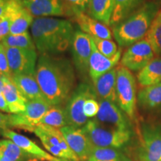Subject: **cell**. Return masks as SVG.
Here are the masks:
<instances>
[{"mask_svg": "<svg viewBox=\"0 0 161 161\" xmlns=\"http://www.w3.org/2000/svg\"><path fill=\"white\" fill-rule=\"evenodd\" d=\"M4 47L12 76L18 75H35L37 63L36 49Z\"/></svg>", "mask_w": 161, "mask_h": 161, "instance_id": "obj_9", "label": "cell"}, {"mask_svg": "<svg viewBox=\"0 0 161 161\" xmlns=\"http://www.w3.org/2000/svg\"><path fill=\"white\" fill-rule=\"evenodd\" d=\"M63 3L66 17H73L78 13H86L90 0H61Z\"/></svg>", "mask_w": 161, "mask_h": 161, "instance_id": "obj_33", "label": "cell"}, {"mask_svg": "<svg viewBox=\"0 0 161 161\" xmlns=\"http://www.w3.org/2000/svg\"><path fill=\"white\" fill-rule=\"evenodd\" d=\"M0 161H10V160H8V159H6L5 158H3V157L0 156Z\"/></svg>", "mask_w": 161, "mask_h": 161, "instance_id": "obj_41", "label": "cell"}, {"mask_svg": "<svg viewBox=\"0 0 161 161\" xmlns=\"http://www.w3.org/2000/svg\"><path fill=\"white\" fill-rule=\"evenodd\" d=\"M87 161H132L120 148L94 147Z\"/></svg>", "mask_w": 161, "mask_h": 161, "instance_id": "obj_27", "label": "cell"}, {"mask_svg": "<svg viewBox=\"0 0 161 161\" xmlns=\"http://www.w3.org/2000/svg\"><path fill=\"white\" fill-rule=\"evenodd\" d=\"M0 76H1V75H0Z\"/></svg>", "mask_w": 161, "mask_h": 161, "instance_id": "obj_45", "label": "cell"}, {"mask_svg": "<svg viewBox=\"0 0 161 161\" xmlns=\"http://www.w3.org/2000/svg\"><path fill=\"white\" fill-rule=\"evenodd\" d=\"M142 143L138 148L139 161H161V127L145 125Z\"/></svg>", "mask_w": 161, "mask_h": 161, "instance_id": "obj_12", "label": "cell"}, {"mask_svg": "<svg viewBox=\"0 0 161 161\" xmlns=\"http://www.w3.org/2000/svg\"><path fill=\"white\" fill-rule=\"evenodd\" d=\"M91 37L97 49L103 55L108 58H112L117 53L119 50L117 45L112 40L100 39V38L93 37Z\"/></svg>", "mask_w": 161, "mask_h": 161, "instance_id": "obj_34", "label": "cell"}, {"mask_svg": "<svg viewBox=\"0 0 161 161\" xmlns=\"http://www.w3.org/2000/svg\"><path fill=\"white\" fill-rule=\"evenodd\" d=\"M0 43L5 47L36 49V46L34 43L32 36H31L28 31L21 35H8L5 36L3 39L0 40Z\"/></svg>", "mask_w": 161, "mask_h": 161, "instance_id": "obj_30", "label": "cell"}, {"mask_svg": "<svg viewBox=\"0 0 161 161\" xmlns=\"http://www.w3.org/2000/svg\"><path fill=\"white\" fill-rule=\"evenodd\" d=\"M52 105L46 99L28 101L25 110L18 114L9 115L10 127L34 132L35 127Z\"/></svg>", "mask_w": 161, "mask_h": 161, "instance_id": "obj_8", "label": "cell"}, {"mask_svg": "<svg viewBox=\"0 0 161 161\" xmlns=\"http://www.w3.org/2000/svg\"><path fill=\"white\" fill-rule=\"evenodd\" d=\"M3 90H4V83L2 76H0V94L3 93Z\"/></svg>", "mask_w": 161, "mask_h": 161, "instance_id": "obj_40", "label": "cell"}, {"mask_svg": "<svg viewBox=\"0 0 161 161\" xmlns=\"http://www.w3.org/2000/svg\"><path fill=\"white\" fill-rule=\"evenodd\" d=\"M146 40L149 42L154 53L161 55V14H158L151 25Z\"/></svg>", "mask_w": 161, "mask_h": 161, "instance_id": "obj_31", "label": "cell"}, {"mask_svg": "<svg viewBox=\"0 0 161 161\" xmlns=\"http://www.w3.org/2000/svg\"><path fill=\"white\" fill-rule=\"evenodd\" d=\"M137 102L140 108L146 110H156L161 108V84L146 86L140 90Z\"/></svg>", "mask_w": 161, "mask_h": 161, "instance_id": "obj_24", "label": "cell"}, {"mask_svg": "<svg viewBox=\"0 0 161 161\" xmlns=\"http://www.w3.org/2000/svg\"><path fill=\"white\" fill-rule=\"evenodd\" d=\"M96 98H89L84 105V114L87 118H93L97 116L99 110V103Z\"/></svg>", "mask_w": 161, "mask_h": 161, "instance_id": "obj_36", "label": "cell"}, {"mask_svg": "<svg viewBox=\"0 0 161 161\" xmlns=\"http://www.w3.org/2000/svg\"><path fill=\"white\" fill-rule=\"evenodd\" d=\"M35 76L44 98L52 106L66 104L76 87L71 61L60 55H40Z\"/></svg>", "mask_w": 161, "mask_h": 161, "instance_id": "obj_1", "label": "cell"}, {"mask_svg": "<svg viewBox=\"0 0 161 161\" xmlns=\"http://www.w3.org/2000/svg\"><path fill=\"white\" fill-rule=\"evenodd\" d=\"M96 119L104 125L120 130H131L129 119L115 102L99 99V110Z\"/></svg>", "mask_w": 161, "mask_h": 161, "instance_id": "obj_13", "label": "cell"}, {"mask_svg": "<svg viewBox=\"0 0 161 161\" xmlns=\"http://www.w3.org/2000/svg\"><path fill=\"white\" fill-rule=\"evenodd\" d=\"M114 0H90L86 14L106 25H110Z\"/></svg>", "mask_w": 161, "mask_h": 161, "instance_id": "obj_23", "label": "cell"}, {"mask_svg": "<svg viewBox=\"0 0 161 161\" xmlns=\"http://www.w3.org/2000/svg\"><path fill=\"white\" fill-rule=\"evenodd\" d=\"M160 8V0L146 2L128 18L113 26V35L120 48L129 47L146 37Z\"/></svg>", "mask_w": 161, "mask_h": 161, "instance_id": "obj_3", "label": "cell"}, {"mask_svg": "<svg viewBox=\"0 0 161 161\" xmlns=\"http://www.w3.org/2000/svg\"><path fill=\"white\" fill-rule=\"evenodd\" d=\"M159 14H161V8L160 10V11H159Z\"/></svg>", "mask_w": 161, "mask_h": 161, "instance_id": "obj_43", "label": "cell"}, {"mask_svg": "<svg viewBox=\"0 0 161 161\" xmlns=\"http://www.w3.org/2000/svg\"><path fill=\"white\" fill-rule=\"evenodd\" d=\"M34 133L40 138L46 149L54 156L72 161H79L78 157L68 146L60 129L40 124L35 127Z\"/></svg>", "mask_w": 161, "mask_h": 161, "instance_id": "obj_7", "label": "cell"}, {"mask_svg": "<svg viewBox=\"0 0 161 161\" xmlns=\"http://www.w3.org/2000/svg\"><path fill=\"white\" fill-rule=\"evenodd\" d=\"M1 133L3 136L13 141L22 150H23L31 157H33L34 158L47 161H69L66 159L57 158L55 157L50 155L45 151L40 148L35 142H34L30 139L19 134H17V133L12 131L11 130L6 129L2 130Z\"/></svg>", "mask_w": 161, "mask_h": 161, "instance_id": "obj_17", "label": "cell"}, {"mask_svg": "<svg viewBox=\"0 0 161 161\" xmlns=\"http://www.w3.org/2000/svg\"><path fill=\"white\" fill-rule=\"evenodd\" d=\"M33 21L34 17L23 7L21 2V5L14 15L9 35H17L25 33L28 31L29 26L31 25Z\"/></svg>", "mask_w": 161, "mask_h": 161, "instance_id": "obj_26", "label": "cell"}, {"mask_svg": "<svg viewBox=\"0 0 161 161\" xmlns=\"http://www.w3.org/2000/svg\"><path fill=\"white\" fill-rule=\"evenodd\" d=\"M147 0H114L110 26H114L142 7Z\"/></svg>", "mask_w": 161, "mask_h": 161, "instance_id": "obj_22", "label": "cell"}, {"mask_svg": "<svg viewBox=\"0 0 161 161\" xmlns=\"http://www.w3.org/2000/svg\"><path fill=\"white\" fill-rule=\"evenodd\" d=\"M74 66L82 77L89 74L90 58L92 52L91 38L80 29L75 30L71 46Z\"/></svg>", "mask_w": 161, "mask_h": 161, "instance_id": "obj_11", "label": "cell"}, {"mask_svg": "<svg viewBox=\"0 0 161 161\" xmlns=\"http://www.w3.org/2000/svg\"><path fill=\"white\" fill-rule=\"evenodd\" d=\"M10 127L9 123V115L0 113V130L8 129Z\"/></svg>", "mask_w": 161, "mask_h": 161, "instance_id": "obj_37", "label": "cell"}, {"mask_svg": "<svg viewBox=\"0 0 161 161\" xmlns=\"http://www.w3.org/2000/svg\"><path fill=\"white\" fill-rule=\"evenodd\" d=\"M116 103L130 119H134L136 104V81L129 69L116 66Z\"/></svg>", "mask_w": 161, "mask_h": 161, "instance_id": "obj_5", "label": "cell"}, {"mask_svg": "<svg viewBox=\"0 0 161 161\" xmlns=\"http://www.w3.org/2000/svg\"><path fill=\"white\" fill-rule=\"evenodd\" d=\"M40 124L46 125L56 128L67 126L65 110L62 106H52L40 120Z\"/></svg>", "mask_w": 161, "mask_h": 161, "instance_id": "obj_29", "label": "cell"}, {"mask_svg": "<svg viewBox=\"0 0 161 161\" xmlns=\"http://www.w3.org/2000/svg\"><path fill=\"white\" fill-rule=\"evenodd\" d=\"M96 98L93 86L85 82L78 84L72 92L64 108L68 125L76 128H83L89 121L84 114V103L89 98Z\"/></svg>", "mask_w": 161, "mask_h": 161, "instance_id": "obj_6", "label": "cell"}, {"mask_svg": "<svg viewBox=\"0 0 161 161\" xmlns=\"http://www.w3.org/2000/svg\"><path fill=\"white\" fill-rule=\"evenodd\" d=\"M75 29L69 20L51 17L34 19L31 31L40 55H63L72 46Z\"/></svg>", "mask_w": 161, "mask_h": 161, "instance_id": "obj_2", "label": "cell"}, {"mask_svg": "<svg viewBox=\"0 0 161 161\" xmlns=\"http://www.w3.org/2000/svg\"><path fill=\"white\" fill-rule=\"evenodd\" d=\"M0 156L10 161H29L31 159L29 154L10 140H0Z\"/></svg>", "mask_w": 161, "mask_h": 161, "instance_id": "obj_28", "label": "cell"}, {"mask_svg": "<svg viewBox=\"0 0 161 161\" xmlns=\"http://www.w3.org/2000/svg\"><path fill=\"white\" fill-rule=\"evenodd\" d=\"M11 0H0V18L5 13Z\"/></svg>", "mask_w": 161, "mask_h": 161, "instance_id": "obj_39", "label": "cell"}, {"mask_svg": "<svg viewBox=\"0 0 161 161\" xmlns=\"http://www.w3.org/2000/svg\"><path fill=\"white\" fill-rule=\"evenodd\" d=\"M154 54L149 42L142 39L128 47L121 58V65L130 71L140 72L154 60Z\"/></svg>", "mask_w": 161, "mask_h": 161, "instance_id": "obj_10", "label": "cell"}, {"mask_svg": "<svg viewBox=\"0 0 161 161\" xmlns=\"http://www.w3.org/2000/svg\"><path fill=\"white\" fill-rule=\"evenodd\" d=\"M0 75L9 78L12 77L5 47L1 43H0Z\"/></svg>", "mask_w": 161, "mask_h": 161, "instance_id": "obj_35", "label": "cell"}, {"mask_svg": "<svg viewBox=\"0 0 161 161\" xmlns=\"http://www.w3.org/2000/svg\"><path fill=\"white\" fill-rule=\"evenodd\" d=\"M29 161H38V160H37V159L34 158V159H30Z\"/></svg>", "mask_w": 161, "mask_h": 161, "instance_id": "obj_42", "label": "cell"}, {"mask_svg": "<svg viewBox=\"0 0 161 161\" xmlns=\"http://www.w3.org/2000/svg\"><path fill=\"white\" fill-rule=\"evenodd\" d=\"M4 83L3 95L8 104L10 112L13 114H18L25 110L28 100L22 95L11 78L3 77Z\"/></svg>", "mask_w": 161, "mask_h": 161, "instance_id": "obj_20", "label": "cell"}, {"mask_svg": "<svg viewBox=\"0 0 161 161\" xmlns=\"http://www.w3.org/2000/svg\"><path fill=\"white\" fill-rule=\"evenodd\" d=\"M20 5H21V0L10 1L5 13L0 18V40L9 35L14 15Z\"/></svg>", "mask_w": 161, "mask_h": 161, "instance_id": "obj_32", "label": "cell"}, {"mask_svg": "<svg viewBox=\"0 0 161 161\" xmlns=\"http://www.w3.org/2000/svg\"><path fill=\"white\" fill-rule=\"evenodd\" d=\"M11 80L28 101L45 99L35 75H14L11 77Z\"/></svg>", "mask_w": 161, "mask_h": 161, "instance_id": "obj_21", "label": "cell"}, {"mask_svg": "<svg viewBox=\"0 0 161 161\" xmlns=\"http://www.w3.org/2000/svg\"><path fill=\"white\" fill-rule=\"evenodd\" d=\"M159 84H161V81H160V83H159Z\"/></svg>", "mask_w": 161, "mask_h": 161, "instance_id": "obj_44", "label": "cell"}, {"mask_svg": "<svg viewBox=\"0 0 161 161\" xmlns=\"http://www.w3.org/2000/svg\"><path fill=\"white\" fill-rule=\"evenodd\" d=\"M0 110L6 113H11L9 110L8 104L6 99L3 93L0 94Z\"/></svg>", "mask_w": 161, "mask_h": 161, "instance_id": "obj_38", "label": "cell"}, {"mask_svg": "<svg viewBox=\"0 0 161 161\" xmlns=\"http://www.w3.org/2000/svg\"><path fill=\"white\" fill-rule=\"evenodd\" d=\"M68 146L75 154L79 160L87 161L94 147L81 128L65 126L60 128Z\"/></svg>", "mask_w": 161, "mask_h": 161, "instance_id": "obj_14", "label": "cell"}, {"mask_svg": "<svg viewBox=\"0 0 161 161\" xmlns=\"http://www.w3.org/2000/svg\"><path fill=\"white\" fill-rule=\"evenodd\" d=\"M138 83L140 86H149L158 84L161 81V58L154 59L139 72Z\"/></svg>", "mask_w": 161, "mask_h": 161, "instance_id": "obj_25", "label": "cell"}, {"mask_svg": "<svg viewBox=\"0 0 161 161\" xmlns=\"http://www.w3.org/2000/svg\"><path fill=\"white\" fill-rule=\"evenodd\" d=\"M22 5L34 18L65 16L61 0H21Z\"/></svg>", "mask_w": 161, "mask_h": 161, "instance_id": "obj_16", "label": "cell"}, {"mask_svg": "<svg viewBox=\"0 0 161 161\" xmlns=\"http://www.w3.org/2000/svg\"><path fill=\"white\" fill-rule=\"evenodd\" d=\"M91 38L92 52L90 58L89 75L92 80H96L99 76L115 68L122 58V48H119L117 53L114 57L108 58L98 51Z\"/></svg>", "mask_w": 161, "mask_h": 161, "instance_id": "obj_15", "label": "cell"}, {"mask_svg": "<svg viewBox=\"0 0 161 161\" xmlns=\"http://www.w3.org/2000/svg\"><path fill=\"white\" fill-rule=\"evenodd\" d=\"M96 96L102 100L116 102V67L92 80Z\"/></svg>", "mask_w": 161, "mask_h": 161, "instance_id": "obj_19", "label": "cell"}, {"mask_svg": "<svg viewBox=\"0 0 161 161\" xmlns=\"http://www.w3.org/2000/svg\"><path fill=\"white\" fill-rule=\"evenodd\" d=\"M72 19L77 23L79 29L93 37L112 40V33L108 25L90 17L86 13H78Z\"/></svg>", "mask_w": 161, "mask_h": 161, "instance_id": "obj_18", "label": "cell"}, {"mask_svg": "<svg viewBox=\"0 0 161 161\" xmlns=\"http://www.w3.org/2000/svg\"><path fill=\"white\" fill-rule=\"evenodd\" d=\"M84 134L93 147L120 148L130 142L131 130H120L105 126L96 119H90L83 128Z\"/></svg>", "mask_w": 161, "mask_h": 161, "instance_id": "obj_4", "label": "cell"}]
</instances>
